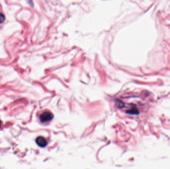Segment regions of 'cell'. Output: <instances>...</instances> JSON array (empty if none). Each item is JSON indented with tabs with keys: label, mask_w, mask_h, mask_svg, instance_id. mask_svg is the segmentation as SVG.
Wrapping results in <instances>:
<instances>
[{
	"label": "cell",
	"mask_w": 170,
	"mask_h": 169,
	"mask_svg": "<svg viewBox=\"0 0 170 169\" xmlns=\"http://www.w3.org/2000/svg\"><path fill=\"white\" fill-rule=\"evenodd\" d=\"M36 143L39 146L41 147H44L46 146L47 142L45 138L42 136H39L36 139Z\"/></svg>",
	"instance_id": "cell-2"
},
{
	"label": "cell",
	"mask_w": 170,
	"mask_h": 169,
	"mask_svg": "<svg viewBox=\"0 0 170 169\" xmlns=\"http://www.w3.org/2000/svg\"><path fill=\"white\" fill-rule=\"evenodd\" d=\"M1 125H2V122H1V121L0 120V127H1Z\"/></svg>",
	"instance_id": "cell-4"
},
{
	"label": "cell",
	"mask_w": 170,
	"mask_h": 169,
	"mask_svg": "<svg viewBox=\"0 0 170 169\" xmlns=\"http://www.w3.org/2000/svg\"><path fill=\"white\" fill-rule=\"evenodd\" d=\"M40 120L43 123L48 122L53 118V115L49 111L44 112L40 116Z\"/></svg>",
	"instance_id": "cell-1"
},
{
	"label": "cell",
	"mask_w": 170,
	"mask_h": 169,
	"mask_svg": "<svg viewBox=\"0 0 170 169\" xmlns=\"http://www.w3.org/2000/svg\"><path fill=\"white\" fill-rule=\"evenodd\" d=\"M5 16L3 14L0 12V23H3L5 20Z\"/></svg>",
	"instance_id": "cell-3"
}]
</instances>
